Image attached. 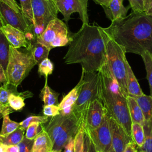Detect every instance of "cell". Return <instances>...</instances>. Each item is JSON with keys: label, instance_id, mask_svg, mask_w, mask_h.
I'll return each instance as SVG.
<instances>
[{"label": "cell", "instance_id": "obj_1", "mask_svg": "<svg viewBox=\"0 0 152 152\" xmlns=\"http://www.w3.org/2000/svg\"><path fill=\"white\" fill-rule=\"evenodd\" d=\"M103 30L126 53L141 55L145 52L152 53V17L144 12L132 11L128 15L111 21Z\"/></svg>", "mask_w": 152, "mask_h": 152}, {"label": "cell", "instance_id": "obj_46", "mask_svg": "<svg viewBox=\"0 0 152 152\" xmlns=\"http://www.w3.org/2000/svg\"><path fill=\"white\" fill-rule=\"evenodd\" d=\"M90 137L88 135V134L85 132L84 140L83 152H88V151H89V147H90Z\"/></svg>", "mask_w": 152, "mask_h": 152}, {"label": "cell", "instance_id": "obj_10", "mask_svg": "<svg viewBox=\"0 0 152 152\" xmlns=\"http://www.w3.org/2000/svg\"><path fill=\"white\" fill-rule=\"evenodd\" d=\"M84 131L89 136L98 152H109L112 144V134L107 113L104 121L99 126Z\"/></svg>", "mask_w": 152, "mask_h": 152}, {"label": "cell", "instance_id": "obj_48", "mask_svg": "<svg viewBox=\"0 0 152 152\" xmlns=\"http://www.w3.org/2000/svg\"><path fill=\"white\" fill-rule=\"evenodd\" d=\"M7 81L5 70L0 64V83H4Z\"/></svg>", "mask_w": 152, "mask_h": 152}, {"label": "cell", "instance_id": "obj_16", "mask_svg": "<svg viewBox=\"0 0 152 152\" xmlns=\"http://www.w3.org/2000/svg\"><path fill=\"white\" fill-rule=\"evenodd\" d=\"M124 0H110L106 7L103 8L106 17L111 21H113L125 17L127 15L130 6L125 7Z\"/></svg>", "mask_w": 152, "mask_h": 152}, {"label": "cell", "instance_id": "obj_5", "mask_svg": "<svg viewBox=\"0 0 152 152\" xmlns=\"http://www.w3.org/2000/svg\"><path fill=\"white\" fill-rule=\"evenodd\" d=\"M78 84L80 90L78 98L74 106L72 114L82 128L84 114L87 107L93 100L99 99V71L82 70Z\"/></svg>", "mask_w": 152, "mask_h": 152}, {"label": "cell", "instance_id": "obj_51", "mask_svg": "<svg viewBox=\"0 0 152 152\" xmlns=\"http://www.w3.org/2000/svg\"><path fill=\"white\" fill-rule=\"evenodd\" d=\"M3 137H4V135L0 134V144L2 143V138H3Z\"/></svg>", "mask_w": 152, "mask_h": 152}, {"label": "cell", "instance_id": "obj_38", "mask_svg": "<svg viewBox=\"0 0 152 152\" xmlns=\"http://www.w3.org/2000/svg\"><path fill=\"white\" fill-rule=\"evenodd\" d=\"M43 114L48 117H53L60 114V109L58 105H44L43 106Z\"/></svg>", "mask_w": 152, "mask_h": 152}, {"label": "cell", "instance_id": "obj_19", "mask_svg": "<svg viewBox=\"0 0 152 152\" xmlns=\"http://www.w3.org/2000/svg\"><path fill=\"white\" fill-rule=\"evenodd\" d=\"M53 142L44 129L34 138L32 152H51Z\"/></svg>", "mask_w": 152, "mask_h": 152}, {"label": "cell", "instance_id": "obj_11", "mask_svg": "<svg viewBox=\"0 0 152 152\" xmlns=\"http://www.w3.org/2000/svg\"><path fill=\"white\" fill-rule=\"evenodd\" d=\"M88 0H55L58 11L68 22L72 13L78 12L83 24L88 23L87 4Z\"/></svg>", "mask_w": 152, "mask_h": 152}, {"label": "cell", "instance_id": "obj_25", "mask_svg": "<svg viewBox=\"0 0 152 152\" xmlns=\"http://www.w3.org/2000/svg\"><path fill=\"white\" fill-rule=\"evenodd\" d=\"M59 94L52 90L47 84V80L45 85L41 90L40 96L44 103V105H58V97Z\"/></svg>", "mask_w": 152, "mask_h": 152}, {"label": "cell", "instance_id": "obj_47", "mask_svg": "<svg viewBox=\"0 0 152 152\" xmlns=\"http://www.w3.org/2000/svg\"><path fill=\"white\" fill-rule=\"evenodd\" d=\"M4 152H19V148L17 145H5Z\"/></svg>", "mask_w": 152, "mask_h": 152}, {"label": "cell", "instance_id": "obj_35", "mask_svg": "<svg viewBox=\"0 0 152 152\" xmlns=\"http://www.w3.org/2000/svg\"><path fill=\"white\" fill-rule=\"evenodd\" d=\"M23 14L32 24H34L31 0H19Z\"/></svg>", "mask_w": 152, "mask_h": 152}, {"label": "cell", "instance_id": "obj_44", "mask_svg": "<svg viewBox=\"0 0 152 152\" xmlns=\"http://www.w3.org/2000/svg\"><path fill=\"white\" fill-rule=\"evenodd\" d=\"M137 147H138L137 145L132 141L126 145L124 152H138Z\"/></svg>", "mask_w": 152, "mask_h": 152}, {"label": "cell", "instance_id": "obj_8", "mask_svg": "<svg viewBox=\"0 0 152 152\" xmlns=\"http://www.w3.org/2000/svg\"><path fill=\"white\" fill-rule=\"evenodd\" d=\"M34 19L33 33L36 37L45 30L48 23L58 18V10L52 0H31Z\"/></svg>", "mask_w": 152, "mask_h": 152}, {"label": "cell", "instance_id": "obj_15", "mask_svg": "<svg viewBox=\"0 0 152 152\" xmlns=\"http://www.w3.org/2000/svg\"><path fill=\"white\" fill-rule=\"evenodd\" d=\"M0 30L11 46L17 49L23 47L27 50L29 49L31 42L27 40L24 33L10 25L2 26Z\"/></svg>", "mask_w": 152, "mask_h": 152}, {"label": "cell", "instance_id": "obj_43", "mask_svg": "<svg viewBox=\"0 0 152 152\" xmlns=\"http://www.w3.org/2000/svg\"><path fill=\"white\" fill-rule=\"evenodd\" d=\"M144 12L152 17V0H145Z\"/></svg>", "mask_w": 152, "mask_h": 152}, {"label": "cell", "instance_id": "obj_17", "mask_svg": "<svg viewBox=\"0 0 152 152\" xmlns=\"http://www.w3.org/2000/svg\"><path fill=\"white\" fill-rule=\"evenodd\" d=\"M79 90L80 85L78 83L73 89L63 97L60 103L58 104L60 109L61 115L69 116L72 114L74 106L78 98Z\"/></svg>", "mask_w": 152, "mask_h": 152}, {"label": "cell", "instance_id": "obj_27", "mask_svg": "<svg viewBox=\"0 0 152 152\" xmlns=\"http://www.w3.org/2000/svg\"><path fill=\"white\" fill-rule=\"evenodd\" d=\"M24 131L22 127L20 126L10 134L4 136L2 143L7 145H18L23 139Z\"/></svg>", "mask_w": 152, "mask_h": 152}, {"label": "cell", "instance_id": "obj_29", "mask_svg": "<svg viewBox=\"0 0 152 152\" xmlns=\"http://www.w3.org/2000/svg\"><path fill=\"white\" fill-rule=\"evenodd\" d=\"M9 115V113H7L3 115V121L0 134L4 136L10 134L20 126V123L10 119Z\"/></svg>", "mask_w": 152, "mask_h": 152}, {"label": "cell", "instance_id": "obj_32", "mask_svg": "<svg viewBox=\"0 0 152 152\" xmlns=\"http://www.w3.org/2000/svg\"><path fill=\"white\" fill-rule=\"evenodd\" d=\"M14 86L10 84L7 81L4 83V85L0 87V103L4 105H8V98L11 93H17L13 90L12 87Z\"/></svg>", "mask_w": 152, "mask_h": 152}, {"label": "cell", "instance_id": "obj_39", "mask_svg": "<svg viewBox=\"0 0 152 152\" xmlns=\"http://www.w3.org/2000/svg\"><path fill=\"white\" fill-rule=\"evenodd\" d=\"M33 142L34 140L28 139L24 135L23 140L17 145L19 152H32Z\"/></svg>", "mask_w": 152, "mask_h": 152}, {"label": "cell", "instance_id": "obj_14", "mask_svg": "<svg viewBox=\"0 0 152 152\" xmlns=\"http://www.w3.org/2000/svg\"><path fill=\"white\" fill-rule=\"evenodd\" d=\"M80 128L81 127L74 115H69L66 122L54 140L52 151L61 152L68 140L72 137H75Z\"/></svg>", "mask_w": 152, "mask_h": 152}, {"label": "cell", "instance_id": "obj_36", "mask_svg": "<svg viewBox=\"0 0 152 152\" xmlns=\"http://www.w3.org/2000/svg\"><path fill=\"white\" fill-rule=\"evenodd\" d=\"M48 121V117L46 116L31 115L26 118L24 120L20 122V126L26 130L29 125L33 122H39L40 124H45Z\"/></svg>", "mask_w": 152, "mask_h": 152}, {"label": "cell", "instance_id": "obj_3", "mask_svg": "<svg viewBox=\"0 0 152 152\" xmlns=\"http://www.w3.org/2000/svg\"><path fill=\"white\" fill-rule=\"evenodd\" d=\"M99 72V99L108 115L119 124L131 137L132 121L128 107L127 96L105 64Z\"/></svg>", "mask_w": 152, "mask_h": 152}, {"label": "cell", "instance_id": "obj_34", "mask_svg": "<svg viewBox=\"0 0 152 152\" xmlns=\"http://www.w3.org/2000/svg\"><path fill=\"white\" fill-rule=\"evenodd\" d=\"M53 68V64L47 58L39 64L38 72L40 76H45L47 79L48 76L52 73Z\"/></svg>", "mask_w": 152, "mask_h": 152}, {"label": "cell", "instance_id": "obj_4", "mask_svg": "<svg viewBox=\"0 0 152 152\" xmlns=\"http://www.w3.org/2000/svg\"><path fill=\"white\" fill-rule=\"evenodd\" d=\"M106 46V62L104 64L117 80L123 93L128 96L126 86L127 66L128 61L126 58L124 48L113 40L100 27Z\"/></svg>", "mask_w": 152, "mask_h": 152}, {"label": "cell", "instance_id": "obj_26", "mask_svg": "<svg viewBox=\"0 0 152 152\" xmlns=\"http://www.w3.org/2000/svg\"><path fill=\"white\" fill-rule=\"evenodd\" d=\"M131 138L138 148H141L145 142L144 126L138 123H132Z\"/></svg>", "mask_w": 152, "mask_h": 152}, {"label": "cell", "instance_id": "obj_6", "mask_svg": "<svg viewBox=\"0 0 152 152\" xmlns=\"http://www.w3.org/2000/svg\"><path fill=\"white\" fill-rule=\"evenodd\" d=\"M24 52L10 45L9 59L6 69L7 82L17 87L37 64L30 50Z\"/></svg>", "mask_w": 152, "mask_h": 152}, {"label": "cell", "instance_id": "obj_50", "mask_svg": "<svg viewBox=\"0 0 152 152\" xmlns=\"http://www.w3.org/2000/svg\"><path fill=\"white\" fill-rule=\"evenodd\" d=\"M88 152H98L96 150V149L93 143L91 142V140H90V147H89V151H88Z\"/></svg>", "mask_w": 152, "mask_h": 152}, {"label": "cell", "instance_id": "obj_54", "mask_svg": "<svg viewBox=\"0 0 152 152\" xmlns=\"http://www.w3.org/2000/svg\"><path fill=\"white\" fill-rule=\"evenodd\" d=\"M51 152H56V151H52Z\"/></svg>", "mask_w": 152, "mask_h": 152}, {"label": "cell", "instance_id": "obj_20", "mask_svg": "<svg viewBox=\"0 0 152 152\" xmlns=\"http://www.w3.org/2000/svg\"><path fill=\"white\" fill-rule=\"evenodd\" d=\"M126 99L132 123H138L144 126L145 124V118L136 99L130 96H128L126 97Z\"/></svg>", "mask_w": 152, "mask_h": 152}, {"label": "cell", "instance_id": "obj_7", "mask_svg": "<svg viewBox=\"0 0 152 152\" xmlns=\"http://www.w3.org/2000/svg\"><path fill=\"white\" fill-rule=\"evenodd\" d=\"M72 34L66 24L56 18L48 23L44 31L36 37V40L51 50L69 45Z\"/></svg>", "mask_w": 152, "mask_h": 152}, {"label": "cell", "instance_id": "obj_9", "mask_svg": "<svg viewBox=\"0 0 152 152\" xmlns=\"http://www.w3.org/2000/svg\"><path fill=\"white\" fill-rule=\"evenodd\" d=\"M0 20L2 26L10 25L24 33L29 42L36 40L33 33V24L24 17L23 13L15 12L2 2H0Z\"/></svg>", "mask_w": 152, "mask_h": 152}, {"label": "cell", "instance_id": "obj_42", "mask_svg": "<svg viewBox=\"0 0 152 152\" xmlns=\"http://www.w3.org/2000/svg\"><path fill=\"white\" fill-rule=\"evenodd\" d=\"M75 137H71L64 146V152H74Z\"/></svg>", "mask_w": 152, "mask_h": 152}, {"label": "cell", "instance_id": "obj_40", "mask_svg": "<svg viewBox=\"0 0 152 152\" xmlns=\"http://www.w3.org/2000/svg\"><path fill=\"white\" fill-rule=\"evenodd\" d=\"M131 8L134 12H144L145 0H128Z\"/></svg>", "mask_w": 152, "mask_h": 152}, {"label": "cell", "instance_id": "obj_23", "mask_svg": "<svg viewBox=\"0 0 152 152\" xmlns=\"http://www.w3.org/2000/svg\"><path fill=\"white\" fill-rule=\"evenodd\" d=\"M28 50H30L36 63L39 64L43 59L48 58L50 49L46 46L34 41L31 42V46Z\"/></svg>", "mask_w": 152, "mask_h": 152}, {"label": "cell", "instance_id": "obj_22", "mask_svg": "<svg viewBox=\"0 0 152 152\" xmlns=\"http://www.w3.org/2000/svg\"><path fill=\"white\" fill-rule=\"evenodd\" d=\"M134 98L136 99L142 112L145 118V122L152 120V96L143 94Z\"/></svg>", "mask_w": 152, "mask_h": 152}, {"label": "cell", "instance_id": "obj_12", "mask_svg": "<svg viewBox=\"0 0 152 152\" xmlns=\"http://www.w3.org/2000/svg\"><path fill=\"white\" fill-rule=\"evenodd\" d=\"M107 112L99 99L93 100L87 107L84 116L82 128L93 129L99 126L104 119Z\"/></svg>", "mask_w": 152, "mask_h": 152}, {"label": "cell", "instance_id": "obj_49", "mask_svg": "<svg viewBox=\"0 0 152 152\" xmlns=\"http://www.w3.org/2000/svg\"><path fill=\"white\" fill-rule=\"evenodd\" d=\"M96 4L101 5L102 8L106 7L108 6L110 0H93Z\"/></svg>", "mask_w": 152, "mask_h": 152}, {"label": "cell", "instance_id": "obj_31", "mask_svg": "<svg viewBox=\"0 0 152 152\" xmlns=\"http://www.w3.org/2000/svg\"><path fill=\"white\" fill-rule=\"evenodd\" d=\"M141 56L144 63L147 72V79L150 87V96H152V53L147 52L142 54Z\"/></svg>", "mask_w": 152, "mask_h": 152}, {"label": "cell", "instance_id": "obj_45", "mask_svg": "<svg viewBox=\"0 0 152 152\" xmlns=\"http://www.w3.org/2000/svg\"><path fill=\"white\" fill-rule=\"evenodd\" d=\"M11 109L9 105H4L0 103V115H5L7 113H10L12 112Z\"/></svg>", "mask_w": 152, "mask_h": 152}, {"label": "cell", "instance_id": "obj_33", "mask_svg": "<svg viewBox=\"0 0 152 152\" xmlns=\"http://www.w3.org/2000/svg\"><path fill=\"white\" fill-rule=\"evenodd\" d=\"M42 124H43L39 122H33L30 124L26 129L25 137L30 140H34L37 135L45 129V127Z\"/></svg>", "mask_w": 152, "mask_h": 152}, {"label": "cell", "instance_id": "obj_55", "mask_svg": "<svg viewBox=\"0 0 152 152\" xmlns=\"http://www.w3.org/2000/svg\"><path fill=\"white\" fill-rule=\"evenodd\" d=\"M52 1H55V0H52Z\"/></svg>", "mask_w": 152, "mask_h": 152}, {"label": "cell", "instance_id": "obj_18", "mask_svg": "<svg viewBox=\"0 0 152 152\" xmlns=\"http://www.w3.org/2000/svg\"><path fill=\"white\" fill-rule=\"evenodd\" d=\"M69 116H64L59 114L52 117L48 125L45 127V130L48 133L52 142H53L59 131L66 122Z\"/></svg>", "mask_w": 152, "mask_h": 152}, {"label": "cell", "instance_id": "obj_37", "mask_svg": "<svg viewBox=\"0 0 152 152\" xmlns=\"http://www.w3.org/2000/svg\"><path fill=\"white\" fill-rule=\"evenodd\" d=\"M85 131L83 128H80L75 135V148L74 152H83L84 140Z\"/></svg>", "mask_w": 152, "mask_h": 152}, {"label": "cell", "instance_id": "obj_2", "mask_svg": "<svg viewBox=\"0 0 152 152\" xmlns=\"http://www.w3.org/2000/svg\"><path fill=\"white\" fill-rule=\"evenodd\" d=\"M99 26L83 24L72 33L64 57L65 64H80L82 70L99 71L106 62L105 42Z\"/></svg>", "mask_w": 152, "mask_h": 152}, {"label": "cell", "instance_id": "obj_52", "mask_svg": "<svg viewBox=\"0 0 152 152\" xmlns=\"http://www.w3.org/2000/svg\"><path fill=\"white\" fill-rule=\"evenodd\" d=\"M2 26V23H1V20H0V28H1V27Z\"/></svg>", "mask_w": 152, "mask_h": 152}, {"label": "cell", "instance_id": "obj_21", "mask_svg": "<svg viewBox=\"0 0 152 152\" xmlns=\"http://www.w3.org/2000/svg\"><path fill=\"white\" fill-rule=\"evenodd\" d=\"M126 86L128 96L135 97L144 94L129 64L127 66Z\"/></svg>", "mask_w": 152, "mask_h": 152}, {"label": "cell", "instance_id": "obj_53", "mask_svg": "<svg viewBox=\"0 0 152 152\" xmlns=\"http://www.w3.org/2000/svg\"><path fill=\"white\" fill-rule=\"evenodd\" d=\"M138 152H144V151H142V150H139V151H138Z\"/></svg>", "mask_w": 152, "mask_h": 152}, {"label": "cell", "instance_id": "obj_28", "mask_svg": "<svg viewBox=\"0 0 152 152\" xmlns=\"http://www.w3.org/2000/svg\"><path fill=\"white\" fill-rule=\"evenodd\" d=\"M145 132V142L139 150L144 152H152V120L145 122L144 125Z\"/></svg>", "mask_w": 152, "mask_h": 152}, {"label": "cell", "instance_id": "obj_13", "mask_svg": "<svg viewBox=\"0 0 152 152\" xmlns=\"http://www.w3.org/2000/svg\"><path fill=\"white\" fill-rule=\"evenodd\" d=\"M109 118L112 134V144L109 152H124L126 145L133 140L125 129L113 118L109 116Z\"/></svg>", "mask_w": 152, "mask_h": 152}, {"label": "cell", "instance_id": "obj_41", "mask_svg": "<svg viewBox=\"0 0 152 152\" xmlns=\"http://www.w3.org/2000/svg\"><path fill=\"white\" fill-rule=\"evenodd\" d=\"M0 2L6 4L15 12L18 13H22L21 8L18 5L15 0H0Z\"/></svg>", "mask_w": 152, "mask_h": 152}, {"label": "cell", "instance_id": "obj_24", "mask_svg": "<svg viewBox=\"0 0 152 152\" xmlns=\"http://www.w3.org/2000/svg\"><path fill=\"white\" fill-rule=\"evenodd\" d=\"M10 43L0 30V64L6 71L8 59Z\"/></svg>", "mask_w": 152, "mask_h": 152}, {"label": "cell", "instance_id": "obj_30", "mask_svg": "<svg viewBox=\"0 0 152 152\" xmlns=\"http://www.w3.org/2000/svg\"><path fill=\"white\" fill-rule=\"evenodd\" d=\"M11 93L8 98V105L14 110H20L25 106L24 99L27 98V96H23L25 93Z\"/></svg>", "mask_w": 152, "mask_h": 152}]
</instances>
